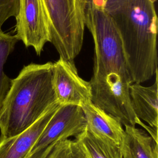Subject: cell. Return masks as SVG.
<instances>
[{"instance_id":"1","label":"cell","mask_w":158,"mask_h":158,"mask_svg":"<svg viewBox=\"0 0 158 158\" xmlns=\"http://www.w3.org/2000/svg\"><path fill=\"white\" fill-rule=\"evenodd\" d=\"M85 26L94 46L93 75L89 81L92 103L117 119L122 125H139L148 134L152 130L136 115L130 86L133 83L122 44L104 7L88 0Z\"/></svg>"},{"instance_id":"2","label":"cell","mask_w":158,"mask_h":158,"mask_svg":"<svg viewBox=\"0 0 158 158\" xmlns=\"http://www.w3.org/2000/svg\"><path fill=\"white\" fill-rule=\"evenodd\" d=\"M156 0H106L104 9L120 36L133 82L157 73Z\"/></svg>"},{"instance_id":"3","label":"cell","mask_w":158,"mask_h":158,"mask_svg":"<svg viewBox=\"0 0 158 158\" xmlns=\"http://www.w3.org/2000/svg\"><path fill=\"white\" fill-rule=\"evenodd\" d=\"M52 62L31 63L12 79L0 109V139L17 135L58 104L52 85Z\"/></svg>"},{"instance_id":"4","label":"cell","mask_w":158,"mask_h":158,"mask_svg":"<svg viewBox=\"0 0 158 158\" xmlns=\"http://www.w3.org/2000/svg\"><path fill=\"white\" fill-rule=\"evenodd\" d=\"M48 17L51 43L60 58L69 61L81 51L88 0H43Z\"/></svg>"},{"instance_id":"5","label":"cell","mask_w":158,"mask_h":158,"mask_svg":"<svg viewBox=\"0 0 158 158\" xmlns=\"http://www.w3.org/2000/svg\"><path fill=\"white\" fill-rule=\"evenodd\" d=\"M15 18L17 40L40 56L44 45L51 43L49 23L43 0H19Z\"/></svg>"},{"instance_id":"6","label":"cell","mask_w":158,"mask_h":158,"mask_svg":"<svg viewBox=\"0 0 158 158\" xmlns=\"http://www.w3.org/2000/svg\"><path fill=\"white\" fill-rule=\"evenodd\" d=\"M52 85L57 103L80 107L92 102L89 81L81 78L73 61L59 58L52 63Z\"/></svg>"},{"instance_id":"7","label":"cell","mask_w":158,"mask_h":158,"mask_svg":"<svg viewBox=\"0 0 158 158\" xmlns=\"http://www.w3.org/2000/svg\"><path fill=\"white\" fill-rule=\"evenodd\" d=\"M86 127V119L81 107L75 105H60L27 157L43 151L59 139L76 137L85 130Z\"/></svg>"},{"instance_id":"8","label":"cell","mask_w":158,"mask_h":158,"mask_svg":"<svg viewBox=\"0 0 158 158\" xmlns=\"http://www.w3.org/2000/svg\"><path fill=\"white\" fill-rule=\"evenodd\" d=\"M60 104L49 108L35 122L20 133L0 139V158H26Z\"/></svg>"},{"instance_id":"9","label":"cell","mask_w":158,"mask_h":158,"mask_svg":"<svg viewBox=\"0 0 158 158\" xmlns=\"http://www.w3.org/2000/svg\"><path fill=\"white\" fill-rule=\"evenodd\" d=\"M153 84L145 86L133 83L130 86V96L133 110L142 122L157 133L158 126V77L155 75Z\"/></svg>"},{"instance_id":"10","label":"cell","mask_w":158,"mask_h":158,"mask_svg":"<svg viewBox=\"0 0 158 158\" xmlns=\"http://www.w3.org/2000/svg\"><path fill=\"white\" fill-rule=\"evenodd\" d=\"M81 108L85 117L87 130L103 141L119 146L124 133L122 123L92 102L83 106Z\"/></svg>"},{"instance_id":"11","label":"cell","mask_w":158,"mask_h":158,"mask_svg":"<svg viewBox=\"0 0 158 158\" xmlns=\"http://www.w3.org/2000/svg\"><path fill=\"white\" fill-rule=\"evenodd\" d=\"M120 149L122 158H158L157 143L143 128L124 125Z\"/></svg>"},{"instance_id":"12","label":"cell","mask_w":158,"mask_h":158,"mask_svg":"<svg viewBox=\"0 0 158 158\" xmlns=\"http://www.w3.org/2000/svg\"><path fill=\"white\" fill-rule=\"evenodd\" d=\"M75 139L80 144L88 158H122L119 146L94 136L86 128L75 137Z\"/></svg>"},{"instance_id":"13","label":"cell","mask_w":158,"mask_h":158,"mask_svg":"<svg viewBox=\"0 0 158 158\" xmlns=\"http://www.w3.org/2000/svg\"><path fill=\"white\" fill-rule=\"evenodd\" d=\"M27 158H88L75 139L62 138Z\"/></svg>"},{"instance_id":"14","label":"cell","mask_w":158,"mask_h":158,"mask_svg":"<svg viewBox=\"0 0 158 158\" xmlns=\"http://www.w3.org/2000/svg\"><path fill=\"white\" fill-rule=\"evenodd\" d=\"M19 40L15 35L0 31V109L10 89L12 79L4 72V67Z\"/></svg>"},{"instance_id":"15","label":"cell","mask_w":158,"mask_h":158,"mask_svg":"<svg viewBox=\"0 0 158 158\" xmlns=\"http://www.w3.org/2000/svg\"><path fill=\"white\" fill-rule=\"evenodd\" d=\"M19 4V0H0V31L7 19L16 16Z\"/></svg>"},{"instance_id":"16","label":"cell","mask_w":158,"mask_h":158,"mask_svg":"<svg viewBox=\"0 0 158 158\" xmlns=\"http://www.w3.org/2000/svg\"><path fill=\"white\" fill-rule=\"evenodd\" d=\"M94 4L100 6H104V4L106 3V0H91Z\"/></svg>"}]
</instances>
